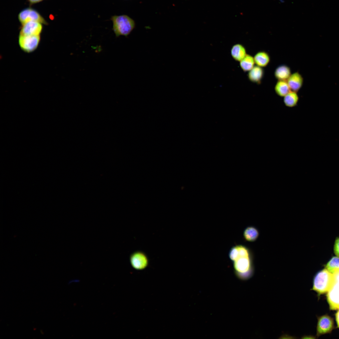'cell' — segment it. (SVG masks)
I'll return each mask as SVG.
<instances>
[{"label":"cell","instance_id":"1","mask_svg":"<svg viewBox=\"0 0 339 339\" xmlns=\"http://www.w3.org/2000/svg\"><path fill=\"white\" fill-rule=\"evenodd\" d=\"M253 256L251 250L242 245H235L234 259L232 261L236 276L242 280L250 278L254 272Z\"/></svg>","mask_w":339,"mask_h":339},{"label":"cell","instance_id":"2","mask_svg":"<svg viewBox=\"0 0 339 339\" xmlns=\"http://www.w3.org/2000/svg\"><path fill=\"white\" fill-rule=\"evenodd\" d=\"M111 20L113 23V30L116 37L121 35L127 37L135 27L134 21L126 15L113 16Z\"/></svg>","mask_w":339,"mask_h":339},{"label":"cell","instance_id":"3","mask_svg":"<svg viewBox=\"0 0 339 339\" xmlns=\"http://www.w3.org/2000/svg\"><path fill=\"white\" fill-rule=\"evenodd\" d=\"M334 282L333 274L326 269L318 272L313 280L312 289L319 294L328 292Z\"/></svg>","mask_w":339,"mask_h":339},{"label":"cell","instance_id":"4","mask_svg":"<svg viewBox=\"0 0 339 339\" xmlns=\"http://www.w3.org/2000/svg\"><path fill=\"white\" fill-rule=\"evenodd\" d=\"M18 19L22 24L31 21L38 22L46 25L48 24L45 19L37 10L30 7L22 10L18 15Z\"/></svg>","mask_w":339,"mask_h":339},{"label":"cell","instance_id":"5","mask_svg":"<svg viewBox=\"0 0 339 339\" xmlns=\"http://www.w3.org/2000/svg\"><path fill=\"white\" fill-rule=\"evenodd\" d=\"M39 35H19L18 42L22 50L30 53L35 51L38 47L40 41Z\"/></svg>","mask_w":339,"mask_h":339},{"label":"cell","instance_id":"6","mask_svg":"<svg viewBox=\"0 0 339 339\" xmlns=\"http://www.w3.org/2000/svg\"><path fill=\"white\" fill-rule=\"evenodd\" d=\"M42 24L36 21H31L26 22L22 24L19 35H40L43 29Z\"/></svg>","mask_w":339,"mask_h":339},{"label":"cell","instance_id":"7","mask_svg":"<svg viewBox=\"0 0 339 339\" xmlns=\"http://www.w3.org/2000/svg\"><path fill=\"white\" fill-rule=\"evenodd\" d=\"M327 298L331 309H339V282H334L328 292Z\"/></svg>","mask_w":339,"mask_h":339},{"label":"cell","instance_id":"8","mask_svg":"<svg viewBox=\"0 0 339 339\" xmlns=\"http://www.w3.org/2000/svg\"><path fill=\"white\" fill-rule=\"evenodd\" d=\"M334 327L332 319L329 316L324 315L320 317L318 320L317 327V335H320L331 332Z\"/></svg>","mask_w":339,"mask_h":339},{"label":"cell","instance_id":"9","mask_svg":"<svg viewBox=\"0 0 339 339\" xmlns=\"http://www.w3.org/2000/svg\"><path fill=\"white\" fill-rule=\"evenodd\" d=\"M130 261L132 266L138 270L145 268L148 264L147 256L141 251H137L132 254L130 256Z\"/></svg>","mask_w":339,"mask_h":339},{"label":"cell","instance_id":"10","mask_svg":"<svg viewBox=\"0 0 339 339\" xmlns=\"http://www.w3.org/2000/svg\"><path fill=\"white\" fill-rule=\"evenodd\" d=\"M291 90L298 92L302 87L304 79L298 72L292 73L287 80Z\"/></svg>","mask_w":339,"mask_h":339},{"label":"cell","instance_id":"11","mask_svg":"<svg viewBox=\"0 0 339 339\" xmlns=\"http://www.w3.org/2000/svg\"><path fill=\"white\" fill-rule=\"evenodd\" d=\"M264 70L263 67L255 66L248 73V78L251 82L260 84L264 77Z\"/></svg>","mask_w":339,"mask_h":339},{"label":"cell","instance_id":"12","mask_svg":"<svg viewBox=\"0 0 339 339\" xmlns=\"http://www.w3.org/2000/svg\"><path fill=\"white\" fill-rule=\"evenodd\" d=\"M291 74L290 67L285 64L278 66L274 72V77L277 80L287 81Z\"/></svg>","mask_w":339,"mask_h":339},{"label":"cell","instance_id":"13","mask_svg":"<svg viewBox=\"0 0 339 339\" xmlns=\"http://www.w3.org/2000/svg\"><path fill=\"white\" fill-rule=\"evenodd\" d=\"M255 63L257 66L264 67L269 63L271 59L270 55L265 51H260L254 56Z\"/></svg>","mask_w":339,"mask_h":339},{"label":"cell","instance_id":"14","mask_svg":"<svg viewBox=\"0 0 339 339\" xmlns=\"http://www.w3.org/2000/svg\"><path fill=\"white\" fill-rule=\"evenodd\" d=\"M283 98V102L285 105L291 108L296 106L299 100V97L297 92L291 90Z\"/></svg>","mask_w":339,"mask_h":339},{"label":"cell","instance_id":"15","mask_svg":"<svg viewBox=\"0 0 339 339\" xmlns=\"http://www.w3.org/2000/svg\"><path fill=\"white\" fill-rule=\"evenodd\" d=\"M259 234V232L257 228L254 226H250L244 229L243 237L245 241L253 242L257 239Z\"/></svg>","mask_w":339,"mask_h":339},{"label":"cell","instance_id":"16","mask_svg":"<svg viewBox=\"0 0 339 339\" xmlns=\"http://www.w3.org/2000/svg\"><path fill=\"white\" fill-rule=\"evenodd\" d=\"M231 55L235 60L240 62L245 56L247 54L245 47L242 45L237 44L232 46Z\"/></svg>","mask_w":339,"mask_h":339},{"label":"cell","instance_id":"17","mask_svg":"<svg viewBox=\"0 0 339 339\" xmlns=\"http://www.w3.org/2000/svg\"><path fill=\"white\" fill-rule=\"evenodd\" d=\"M276 94L279 96L283 97L290 90L286 80H277L274 88Z\"/></svg>","mask_w":339,"mask_h":339},{"label":"cell","instance_id":"18","mask_svg":"<svg viewBox=\"0 0 339 339\" xmlns=\"http://www.w3.org/2000/svg\"><path fill=\"white\" fill-rule=\"evenodd\" d=\"M255 64L254 57L249 54H247L240 62V67L245 72L250 71L255 66Z\"/></svg>","mask_w":339,"mask_h":339},{"label":"cell","instance_id":"19","mask_svg":"<svg viewBox=\"0 0 339 339\" xmlns=\"http://www.w3.org/2000/svg\"><path fill=\"white\" fill-rule=\"evenodd\" d=\"M326 269L333 274L339 270V257H334L328 262L326 266Z\"/></svg>","mask_w":339,"mask_h":339},{"label":"cell","instance_id":"20","mask_svg":"<svg viewBox=\"0 0 339 339\" xmlns=\"http://www.w3.org/2000/svg\"><path fill=\"white\" fill-rule=\"evenodd\" d=\"M334 250L335 255L339 257V237L337 238L335 240Z\"/></svg>","mask_w":339,"mask_h":339},{"label":"cell","instance_id":"21","mask_svg":"<svg viewBox=\"0 0 339 339\" xmlns=\"http://www.w3.org/2000/svg\"><path fill=\"white\" fill-rule=\"evenodd\" d=\"M334 282H339V270L333 274Z\"/></svg>","mask_w":339,"mask_h":339},{"label":"cell","instance_id":"22","mask_svg":"<svg viewBox=\"0 0 339 339\" xmlns=\"http://www.w3.org/2000/svg\"><path fill=\"white\" fill-rule=\"evenodd\" d=\"M44 0H28L30 4H36Z\"/></svg>","mask_w":339,"mask_h":339},{"label":"cell","instance_id":"23","mask_svg":"<svg viewBox=\"0 0 339 339\" xmlns=\"http://www.w3.org/2000/svg\"><path fill=\"white\" fill-rule=\"evenodd\" d=\"M336 319L337 325L339 327V309L336 314Z\"/></svg>","mask_w":339,"mask_h":339}]
</instances>
